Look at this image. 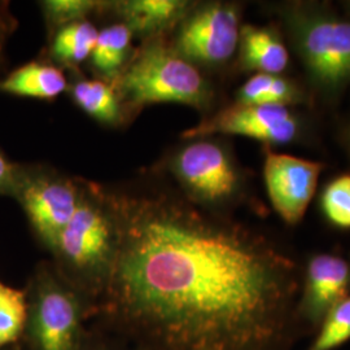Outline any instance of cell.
Segmentation results:
<instances>
[{
	"instance_id": "obj_17",
	"label": "cell",
	"mask_w": 350,
	"mask_h": 350,
	"mask_svg": "<svg viewBox=\"0 0 350 350\" xmlns=\"http://www.w3.org/2000/svg\"><path fill=\"white\" fill-rule=\"evenodd\" d=\"M99 36V29L91 21H79L60 27L49 37L47 60L63 70L78 72L90 60Z\"/></svg>"
},
{
	"instance_id": "obj_9",
	"label": "cell",
	"mask_w": 350,
	"mask_h": 350,
	"mask_svg": "<svg viewBox=\"0 0 350 350\" xmlns=\"http://www.w3.org/2000/svg\"><path fill=\"white\" fill-rule=\"evenodd\" d=\"M297 133V118L288 107L234 103L186 130L182 138H212L224 134L247 137L266 144H287Z\"/></svg>"
},
{
	"instance_id": "obj_21",
	"label": "cell",
	"mask_w": 350,
	"mask_h": 350,
	"mask_svg": "<svg viewBox=\"0 0 350 350\" xmlns=\"http://www.w3.org/2000/svg\"><path fill=\"white\" fill-rule=\"evenodd\" d=\"M319 332L306 350H335L350 340V296L334 306L321 323Z\"/></svg>"
},
{
	"instance_id": "obj_23",
	"label": "cell",
	"mask_w": 350,
	"mask_h": 350,
	"mask_svg": "<svg viewBox=\"0 0 350 350\" xmlns=\"http://www.w3.org/2000/svg\"><path fill=\"white\" fill-rule=\"evenodd\" d=\"M75 350H134L107 327L90 321Z\"/></svg>"
},
{
	"instance_id": "obj_10",
	"label": "cell",
	"mask_w": 350,
	"mask_h": 350,
	"mask_svg": "<svg viewBox=\"0 0 350 350\" xmlns=\"http://www.w3.org/2000/svg\"><path fill=\"white\" fill-rule=\"evenodd\" d=\"M323 165L291 154L266 152L263 178L275 212L287 225L300 224L313 199Z\"/></svg>"
},
{
	"instance_id": "obj_2",
	"label": "cell",
	"mask_w": 350,
	"mask_h": 350,
	"mask_svg": "<svg viewBox=\"0 0 350 350\" xmlns=\"http://www.w3.org/2000/svg\"><path fill=\"white\" fill-rule=\"evenodd\" d=\"M118 244L112 188L82 178L79 206L50 253L60 275L95 305V312L112 275Z\"/></svg>"
},
{
	"instance_id": "obj_26",
	"label": "cell",
	"mask_w": 350,
	"mask_h": 350,
	"mask_svg": "<svg viewBox=\"0 0 350 350\" xmlns=\"http://www.w3.org/2000/svg\"><path fill=\"white\" fill-rule=\"evenodd\" d=\"M349 142H350V138H349Z\"/></svg>"
},
{
	"instance_id": "obj_24",
	"label": "cell",
	"mask_w": 350,
	"mask_h": 350,
	"mask_svg": "<svg viewBox=\"0 0 350 350\" xmlns=\"http://www.w3.org/2000/svg\"><path fill=\"white\" fill-rule=\"evenodd\" d=\"M18 23L14 17L10 3L0 1V69L4 65L5 60V50L10 39L12 38Z\"/></svg>"
},
{
	"instance_id": "obj_12",
	"label": "cell",
	"mask_w": 350,
	"mask_h": 350,
	"mask_svg": "<svg viewBox=\"0 0 350 350\" xmlns=\"http://www.w3.org/2000/svg\"><path fill=\"white\" fill-rule=\"evenodd\" d=\"M193 5L187 0H104L100 16L124 24L144 42L169 37Z\"/></svg>"
},
{
	"instance_id": "obj_11",
	"label": "cell",
	"mask_w": 350,
	"mask_h": 350,
	"mask_svg": "<svg viewBox=\"0 0 350 350\" xmlns=\"http://www.w3.org/2000/svg\"><path fill=\"white\" fill-rule=\"evenodd\" d=\"M350 265L334 254H317L308 263L299 297L301 322L318 327L329 310L348 296Z\"/></svg>"
},
{
	"instance_id": "obj_13",
	"label": "cell",
	"mask_w": 350,
	"mask_h": 350,
	"mask_svg": "<svg viewBox=\"0 0 350 350\" xmlns=\"http://www.w3.org/2000/svg\"><path fill=\"white\" fill-rule=\"evenodd\" d=\"M68 88L65 72L46 57L24 64L0 78V94L34 100H56Z\"/></svg>"
},
{
	"instance_id": "obj_1",
	"label": "cell",
	"mask_w": 350,
	"mask_h": 350,
	"mask_svg": "<svg viewBox=\"0 0 350 350\" xmlns=\"http://www.w3.org/2000/svg\"><path fill=\"white\" fill-rule=\"evenodd\" d=\"M113 193L120 244L91 321L134 350H292L299 273L278 245L163 188Z\"/></svg>"
},
{
	"instance_id": "obj_14",
	"label": "cell",
	"mask_w": 350,
	"mask_h": 350,
	"mask_svg": "<svg viewBox=\"0 0 350 350\" xmlns=\"http://www.w3.org/2000/svg\"><path fill=\"white\" fill-rule=\"evenodd\" d=\"M68 92L75 107L98 124L111 129L129 125L131 121L112 83L98 78H86L73 72Z\"/></svg>"
},
{
	"instance_id": "obj_15",
	"label": "cell",
	"mask_w": 350,
	"mask_h": 350,
	"mask_svg": "<svg viewBox=\"0 0 350 350\" xmlns=\"http://www.w3.org/2000/svg\"><path fill=\"white\" fill-rule=\"evenodd\" d=\"M238 50L241 68L257 73L279 75L289 62L283 40L270 27L241 26Z\"/></svg>"
},
{
	"instance_id": "obj_5",
	"label": "cell",
	"mask_w": 350,
	"mask_h": 350,
	"mask_svg": "<svg viewBox=\"0 0 350 350\" xmlns=\"http://www.w3.org/2000/svg\"><path fill=\"white\" fill-rule=\"evenodd\" d=\"M180 188V196L204 211H215L238 199L243 176L232 154L212 138L189 139L157 165Z\"/></svg>"
},
{
	"instance_id": "obj_22",
	"label": "cell",
	"mask_w": 350,
	"mask_h": 350,
	"mask_svg": "<svg viewBox=\"0 0 350 350\" xmlns=\"http://www.w3.org/2000/svg\"><path fill=\"white\" fill-rule=\"evenodd\" d=\"M322 209L332 225L350 228V175H341L325 187Z\"/></svg>"
},
{
	"instance_id": "obj_25",
	"label": "cell",
	"mask_w": 350,
	"mask_h": 350,
	"mask_svg": "<svg viewBox=\"0 0 350 350\" xmlns=\"http://www.w3.org/2000/svg\"><path fill=\"white\" fill-rule=\"evenodd\" d=\"M20 163L11 161L0 150V196L12 198Z\"/></svg>"
},
{
	"instance_id": "obj_4",
	"label": "cell",
	"mask_w": 350,
	"mask_h": 350,
	"mask_svg": "<svg viewBox=\"0 0 350 350\" xmlns=\"http://www.w3.org/2000/svg\"><path fill=\"white\" fill-rule=\"evenodd\" d=\"M25 291L24 335L31 350H75L95 305L60 275L52 261L38 265Z\"/></svg>"
},
{
	"instance_id": "obj_8",
	"label": "cell",
	"mask_w": 350,
	"mask_h": 350,
	"mask_svg": "<svg viewBox=\"0 0 350 350\" xmlns=\"http://www.w3.org/2000/svg\"><path fill=\"white\" fill-rule=\"evenodd\" d=\"M297 50L314 82L334 90L350 82V23L323 14H295Z\"/></svg>"
},
{
	"instance_id": "obj_3",
	"label": "cell",
	"mask_w": 350,
	"mask_h": 350,
	"mask_svg": "<svg viewBox=\"0 0 350 350\" xmlns=\"http://www.w3.org/2000/svg\"><path fill=\"white\" fill-rule=\"evenodd\" d=\"M112 85L130 121L153 104L174 103L206 111L214 100L208 78L176 52L169 37L142 42Z\"/></svg>"
},
{
	"instance_id": "obj_7",
	"label": "cell",
	"mask_w": 350,
	"mask_h": 350,
	"mask_svg": "<svg viewBox=\"0 0 350 350\" xmlns=\"http://www.w3.org/2000/svg\"><path fill=\"white\" fill-rule=\"evenodd\" d=\"M240 10L237 4H196L172 33L176 52L196 66H221L239 49Z\"/></svg>"
},
{
	"instance_id": "obj_20",
	"label": "cell",
	"mask_w": 350,
	"mask_h": 350,
	"mask_svg": "<svg viewBox=\"0 0 350 350\" xmlns=\"http://www.w3.org/2000/svg\"><path fill=\"white\" fill-rule=\"evenodd\" d=\"M38 4L50 37L60 27L99 17L104 0H42Z\"/></svg>"
},
{
	"instance_id": "obj_6",
	"label": "cell",
	"mask_w": 350,
	"mask_h": 350,
	"mask_svg": "<svg viewBox=\"0 0 350 350\" xmlns=\"http://www.w3.org/2000/svg\"><path fill=\"white\" fill-rule=\"evenodd\" d=\"M38 241L50 252L82 198V178L44 163H20L12 195Z\"/></svg>"
},
{
	"instance_id": "obj_16",
	"label": "cell",
	"mask_w": 350,
	"mask_h": 350,
	"mask_svg": "<svg viewBox=\"0 0 350 350\" xmlns=\"http://www.w3.org/2000/svg\"><path fill=\"white\" fill-rule=\"evenodd\" d=\"M134 39L131 30L121 23H112L100 29L88 60L95 78L112 83L124 72L135 52Z\"/></svg>"
},
{
	"instance_id": "obj_19",
	"label": "cell",
	"mask_w": 350,
	"mask_h": 350,
	"mask_svg": "<svg viewBox=\"0 0 350 350\" xmlns=\"http://www.w3.org/2000/svg\"><path fill=\"white\" fill-rule=\"evenodd\" d=\"M26 322L25 289H17L0 282V350L11 347L24 336Z\"/></svg>"
},
{
	"instance_id": "obj_18",
	"label": "cell",
	"mask_w": 350,
	"mask_h": 350,
	"mask_svg": "<svg viewBox=\"0 0 350 350\" xmlns=\"http://www.w3.org/2000/svg\"><path fill=\"white\" fill-rule=\"evenodd\" d=\"M300 100L301 91L293 82L279 75L256 73L239 88L235 103L288 107Z\"/></svg>"
}]
</instances>
